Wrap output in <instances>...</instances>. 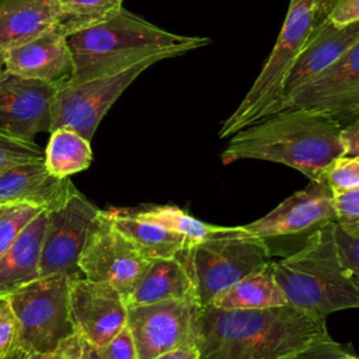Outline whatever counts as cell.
I'll use <instances>...</instances> for the list:
<instances>
[{
    "label": "cell",
    "instance_id": "ffe728a7",
    "mask_svg": "<svg viewBox=\"0 0 359 359\" xmlns=\"http://www.w3.org/2000/svg\"><path fill=\"white\" fill-rule=\"evenodd\" d=\"M48 210L35 216L20 233L8 251L0 258V300L39 278V259Z\"/></svg>",
    "mask_w": 359,
    "mask_h": 359
},
{
    "label": "cell",
    "instance_id": "d4e9b609",
    "mask_svg": "<svg viewBox=\"0 0 359 359\" xmlns=\"http://www.w3.org/2000/svg\"><path fill=\"white\" fill-rule=\"evenodd\" d=\"M55 28L66 36L104 22L123 8V0H56Z\"/></svg>",
    "mask_w": 359,
    "mask_h": 359
},
{
    "label": "cell",
    "instance_id": "277c9868",
    "mask_svg": "<svg viewBox=\"0 0 359 359\" xmlns=\"http://www.w3.org/2000/svg\"><path fill=\"white\" fill-rule=\"evenodd\" d=\"M286 303L316 316L359 309V282L344 264L335 222L324 226L297 252L272 262Z\"/></svg>",
    "mask_w": 359,
    "mask_h": 359
},
{
    "label": "cell",
    "instance_id": "9a60e30c",
    "mask_svg": "<svg viewBox=\"0 0 359 359\" xmlns=\"http://www.w3.org/2000/svg\"><path fill=\"white\" fill-rule=\"evenodd\" d=\"M57 87L6 72L0 79V132L34 142L49 132Z\"/></svg>",
    "mask_w": 359,
    "mask_h": 359
},
{
    "label": "cell",
    "instance_id": "8d00e7d4",
    "mask_svg": "<svg viewBox=\"0 0 359 359\" xmlns=\"http://www.w3.org/2000/svg\"><path fill=\"white\" fill-rule=\"evenodd\" d=\"M341 139L345 156H359V116L342 126Z\"/></svg>",
    "mask_w": 359,
    "mask_h": 359
},
{
    "label": "cell",
    "instance_id": "cb8c5ba5",
    "mask_svg": "<svg viewBox=\"0 0 359 359\" xmlns=\"http://www.w3.org/2000/svg\"><path fill=\"white\" fill-rule=\"evenodd\" d=\"M49 133L43 163L53 177L69 178L90 167L93 161L90 140L69 128H56Z\"/></svg>",
    "mask_w": 359,
    "mask_h": 359
},
{
    "label": "cell",
    "instance_id": "4fadbf2b",
    "mask_svg": "<svg viewBox=\"0 0 359 359\" xmlns=\"http://www.w3.org/2000/svg\"><path fill=\"white\" fill-rule=\"evenodd\" d=\"M69 321L87 345L100 346L118 335L128 321V304L112 286L73 276L69 285Z\"/></svg>",
    "mask_w": 359,
    "mask_h": 359
},
{
    "label": "cell",
    "instance_id": "44dd1931",
    "mask_svg": "<svg viewBox=\"0 0 359 359\" xmlns=\"http://www.w3.org/2000/svg\"><path fill=\"white\" fill-rule=\"evenodd\" d=\"M57 14L56 0H0V52L52 28Z\"/></svg>",
    "mask_w": 359,
    "mask_h": 359
},
{
    "label": "cell",
    "instance_id": "30bf717a",
    "mask_svg": "<svg viewBox=\"0 0 359 359\" xmlns=\"http://www.w3.org/2000/svg\"><path fill=\"white\" fill-rule=\"evenodd\" d=\"M195 302L161 300L128 307L126 325L133 337L137 359H154L180 348H196L199 313Z\"/></svg>",
    "mask_w": 359,
    "mask_h": 359
},
{
    "label": "cell",
    "instance_id": "3957f363",
    "mask_svg": "<svg viewBox=\"0 0 359 359\" xmlns=\"http://www.w3.org/2000/svg\"><path fill=\"white\" fill-rule=\"evenodd\" d=\"M210 39L165 31L122 8L112 18L67 36L74 73L81 81L128 69L144 60L157 62L206 46Z\"/></svg>",
    "mask_w": 359,
    "mask_h": 359
},
{
    "label": "cell",
    "instance_id": "e0dca14e",
    "mask_svg": "<svg viewBox=\"0 0 359 359\" xmlns=\"http://www.w3.org/2000/svg\"><path fill=\"white\" fill-rule=\"evenodd\" d=\"M358 42L359 21L346 27H335L325 17L316 21L297 52L286 79L283 102L297 88L337 63Z\"/></svg>",
    "mask_w": 359,
    "mask_h": 359
},
{
    "label": "cell",
    "instance_id": "7c38bea8",
    "mask_svg": "<svg viewBox=\"0 0 359 359\" xmlns=\"http://www.w3.org/2000/svg\"><path fill=\"white\" fill-rule=\"evenodd\" d=\"M98 213L100 209L79 191L63 205L48 210L39 276H79V258Z\"/></svg>",
    "mask_w": 359,
    "mask_h": 359
},
{
    "label": "cell",
    "instance_id": "f35d334b",
    "mask_svg": "<svg viewBox=\"0 0 359 359\" xmlns=\"http://www.w3.org/2000/svg\"><path fill=\"white\" fill-rule=\"evenodd\" d=\"M300 0H290V3H296ZM314 3L316 7V20H321L327 15V13L330 11V8L332 7V4L335 3V0H311Z\"/></svg>",
    "mask_w": 359,
    "mask_h": 359
},
{
    "label": "cell",
    "instance_id": "7bdbcfd3",
    "mask_svg": "<svg viewBox=\"0 0 359 359\" xmlns=\"http://www.w3.org/2000/svg\"><path fill=\"white\" fill-rule=\"evenodd\" d=\"M42 358H43V353H38V355H31L27 359H42Z\"/></svg>",
    "mask_w": 359,
    "mask_h": 359
},
{
    "label": "cell",
    "instance_id": "1f68e13d",
    "mask_svg": "<svg viewBox=\"0 0 359 359\" xmlns=\"http://www.w3.org/2000/svg\"><path fill=\"white\" fill-rule=\"evenodd\" d=\"M335 238L344 264L359 282V231H344L335 223Z\"/></svg>",
    "mask_w": 359,
    "mask_h": 359
},
{
    "label": "cell",
    "instance_id": "4316f807",
    "mask_svg": "<svg viewBox=\"0 0 359 359\" xmlns=\"http://www.w3.org/2000/svg\"><path fill=\"white\" fill-rule=\"evenodd\" d=\"M42 210L29 203H0V258L8 251L24 227Z\"/></svg>",
    "mask_w": 359,
    "mask_h": 359
},
{
    "label": "cell",
    "instance_id": "52a82bcc",
    "mask_svg": "<svg viewBox=\"0 0 359 359\" xmlns=\"http://www.w3.org/2000/svg\"><path fill=\"white\" fill-rule=\"evenodd\" d=\"M73 276H39L7 294L17 324V345L29 355L48 353L73 334L69 321V285Z\"/></svg>",
    "mask_w": 359,
    "mask_h": 359
},
{
    "label": "cell",
    "instance_id": "5b68a950",
    "mask_svg": "<svg viewBox=\"0 0 359 359\" xmlns=\"http://www.w3.org/2000/svg\"><path fill=\"white\" fill-rule=\"evenodd\" d=\"M316 21V7L311 0L290 3L278 39L259 74L234 112L222 123L220 139L230 137L236 132L280 112L286 79Z\"/></svg>",
    "mask_w": 359,
    "mask_h": 359
},
{
    "label": "cell",
    "instance_id": "7402d4cb",
    "mask_svg": "<svg viewBox=\"0 0 359 359\" xmlns=\"http://www.w3.org/2000/svg\"><path fill=\"white\" fill-rule=\"evenodd\" d=\"M115 227L146 259L177 257L189 241L180 233L132 216L128 210L111 212Z\"/></svg>",
    "mask_w": 359,
    "mask_h": 359
},
{
    "label": "cell",
    "instance_id": "60d3db41",
    "mask_svg": "<svg viewBox=\"0 0 359 359\" xmlns=\"http://www.w3.org/2000/svg\"><path fill=\"white\" fill-rule=\"evenodd\" d=\"M7 72L6 69V56L4 52H0V79L3 77V74Z\"/></svg>",
    "mask_w": 359,
    "mask_h": 359
},
{
    "label": "cell",
    "instance_id": "d6a6232c",
    "mask_svg": "<svg viewBox=\"0 0 359 359\" xmlns=\"http://www.w3.org/2000/svg\"><path fill=\"white\" fill-rule=\"evenodd\" d=\"M17 344V324L6 300H0V359Z\"/></svg>",
    "mask_w": 359,
    "mask_h": 359
},
{
    "label": "cell",
    "instance_id": "83f0119b",
    "mask_svg": "<svg viewBox=\"0 0 359 359\" xmlns=\"http://www.w3.org/2000/svg\"><path fill=\"white\" fill-rule=\"evenodd\" d=\"M45 150L35 142L21 140L0 132V172L11 167L43 160Z\"/></svg>",
    "mask_w": 359,
    "mask_h": 359
},
{
    "label": "cell",
    "instance_id": "b9f144b4",
    "mask_svg": "<svg viewBox=\"0 0 359 359\" xmlns=\"http://www.w3.org/2000/svg\"><path fill=\"white\" fill-rule=\"evenodd\" d=\"M338 359H359V358H358L356 355H353L351 351H348V349H346V351H345V352H344Z\"/></svg>",
    "mask_w": 359,
    "mask_h": 359
},
{
    "label": "cell",
    "instance_id": "f1b7e54d",
    "mask_svg": "<svg viewBox=\"0 0 359 359\" xmlns=\"http://www.w3.org/2000/svg\"><path fill=\"white\" fill-rule=\"evenodd\" d=\"M332 194L359 187V156H341L324 171L321 180Z\"/></svg>",
    "mask_w": 359,
    "mask_h": 359
},
{
    "label": "cell",
    "instance_id": "836d02e7",
    "mask_svg": "<svg viewBox=\"0 0 359 359\" xmlns=\"http://www.w3.org/2000/svg\"><path fill=\"white\" fill-rule=\"evenodd\" d=\"M348 348L339 342H337L332 337L318 341L292 358L287 359H338Z\"/></svg>",
    "mask_w": 359,
    "mask_h": 359
},
{
    "label": "cell",
    "instance_id": "d590c367",
    "mask_svg": "<svg viewBox=\"0 0 359 359\" xmlns=\"http://www.w3.org/2000/svg\"><path fill=\"white\" fill-rule=\"evenodd\" d=\"M84 342L73 332L62 339L50 352L43 353L42 359H83Z\"/></svg>",
    "mask_w": 359,
    "mask_h": 359
},
{
    "label": "cell",
    "instance_id": "7a4b0ae2",
    "mask_svg": "<svg viewBox=\"0 0 359 359\" xmlns=\"http://www.w3.org/2000/svg\"><path fill=\"white\" fill-rule=\"evenodd\" d=\"M342 126L320 112L283 109L231 135L220 160L223 164L247 158L278 163L320 181L327 167L345 156Z\"/></svg>",
    "mask_w": 359,
    "mask_h": 359
},
{
    "label": "cell",
    "instance_id": "6da1fadb",
    "mask_svg": "<svg viewBox=\"0 0 359 359\" xmlns=\"http://www.w3.org/2000/svg\"><path fill=\"white\" fill-rule=\"evenodd\" d=\"M325 317L290 304L224 310L210 304L199 313V359H287L330 338Z\"/></svg>",
    "mask_w": 359,
    "mask_h": 359
},
{
    "label": "cell",
    "instance_id": "8fae6325",
    "mask_svg": "<svg viewBox=\"0 0 359 359\" xmlns=\"http://www.w3.org/2000/svg\"><path fill=\"white\" fill-rule=\"evenodd\" d=\"M149 264L115 227L111 212L100 210L79 258L80 272L90 280L115 287L126 302Z\"/></svg>",
    "mask_w": 359,
    "mask_h": 359
},
{
    "label": "cell",
    "instance_id": "5bb4252c",
    "mask_svg": "<svg viewBox=\"0 0 359 359\" xmlns=\"http://www.w3.org/2000/svg\"><path fill=\"white\" fill-rule=\"evenodd\" d=\"M359 104V42L337 63L292 93L282 111L304 108L339 121L351 122Z\"/></svg>",
    "mask_w": 359,
    "mask_h": 359
},
{
    "label": "cell",
    "instance_id": "ab89813d",
    "mask_svg": "<svg viewBox=\"0 0 359 359\" xmlns=\"http://www.w3.org/2000/svg\"><path fill=\"white\" fill-rule=\"evenodd\" d=\"M31 355L28 353V352H25L21 346H18L17 344L14 345V348L6 355V356H3L1 359H27V358H29Z\"/></svg>",
    "mask_w": 359,
    "mask_h": 359
},
{
    "label": "cell",
    "instance_id": "f546056e",
    "mask_svg": "<svg viewBox=\"0 0 359 359\" xmlns=\"http://www.w3.org/2000/svg\"><path fill=\"white\" fill-rule=\"evenodd\" d=\"M83 359H137L135 341L128 325L111 341L100 346L84 344Z\"/></svg>",
    "mask_w": 359,
    "mask_h": 359
},
{
    "label": "cell",
    "instance_id": "ac0fdd59",
    "mask_svg": "<svg viewBox=\"0 0 359 359\" xmlns=\"http://www.w3.org/2000/svg\"><path fill=\"white\" fill-rule=\"evenodd\" d=\"M76 191L69 178L53 177L43 160L0 172V203H29L50 210L63 205Z\"/></svg>",
    "mask_w": 359,
    "mask_h": 359
},
{
    "label": "cell",
    "instance_id": "ba28073f",
    "mask_svg": "<svg viewBox=\"0 0 359 359\" xmlns=\"http://www.w3.org/2000/svg\"><path fill=\"white\" fill-rule=\"evenodd\" d=\"M332 196V191L323 181L309 180L303 189L241 229L261 240L271 257H289L303 248L324 226L337 220Z\"/></svg>",
    "mask_w": 359,
    "mask_h": 359
},
{
    "label": "cell",
    "instance_id": "e575fe53",
    "mask_svg": "<svg viewBox=\"0 0 359 359\" xmlns=\"http://www.w3.org/2000/svg\"><path fill=\"white\" fill-rule=\"evenodd\" d=\"M325 18L335 27H346L359 21V0H335Z\"/></svg>",
    "mask_w": 359,
    "mask_h": 359
},
{
    "label": "cell",
    "instance_id": "9c48e42d",
    "mask_svg": "<svg viewBox=\"0 0 359 359\" xmlns=\"http://www.w3.org/2000/svg\"><path fill=\"white\" fill-rule=\"evenodd\" d=\"M154 63L157 60L150 59L128 69L59 87L52 107L49 132L56 128H69L91 142L101 119L119 95Z\"/></svg>",
    "mask_w": 359,
    "mask_h": 359
},
{
    "label": "cell",
    "instance_id": "603a6c76",
    "mask_svg": "<svg viewBox=\"0 0 359 359\" xmlns=\"http://www.w3.org/2000/svg\"><path fill=\"white\" fill-rule=\"evenodd\" d=\"M209 304L224 310H252L278 307L287 303L273 276L271 262L262 271L248 275L219 292Z\"/></svg>",
    "mask_w": 359,
    "mask_h": 359
},
{
    "label": "cell",
    "instance_id": "ee69618b",
    "mask_svg": "<svg viewBox=\"0 0 359 359\" xmlns=\"http://www.w3.org/2000/svg\"><path fill=\"white\" fill-rule=\"evenodd\" d=\"M358 116H359V104L356 105V108L353 111V118H358Z\"/></svg>",
    "mask_w": 359,
    "mask_h": 359
},
{
    "label": "cell",
    "instance_id": "2e32d148",
    "mask_svg": "<svg viewBox=\"0 0 359 359\" xmlns=\"http://www.w3.org/2000/svg\"><path fill=\"white\" fill-rule=\"evenodd\" d=\"M8 73L41 80L57 88L70 83L74 62L67 36L55 27L4 52Z\"/></svg>",
    "mask_w": 359,
    "mask_h": 359
},
{
    "label": "cell",
    "instance_id": "8992f818",
    "mask_svg": "<svg viewBox=\"0 0 359 359\" xmlns=\"http://www.w3.org/2000/svg\"><path fill=\"white\" fill-rule=\"evenodd\" d=\"M178 257L195 283L202 307L223 289L272 262L265 244L245 233L241 226L224 227L209 238L188 244Z\"/></svg>",
    "mask_w": 359,
    "mask_h": 359
},
{
    "label": "cell",
    "instance_id": "484cf974",
    "mask_svg": "<svg viewBox=\"0 0 359 359\" xmlns=\"http://www.w3.org/2000/svg\"><path fill=\"white\" fill-rule=\"evenodd\" d=\"M132 216L160 224L168 230L182 234L189 244L199 243L224 230V226H213L191 216L185 210L172 205L150 206L142 210H128Z\"/></svg>",
    "mask_w": 359,
    "mask_h": 359
},
{
    "label": "cell",
    "instance_id": "d6986e66",
    "mask_svg": "<svg viewBox=\"0 0 359 359\" xmlns=\"http://www.w3.org/2000/svg\"><path fill=\"white\" fill-rule=\"evenodd\" d=\"M171 299L199 304L195 283L178 255L151 259L147 269L126 297V304L132 307Z\"/></svg>",
    "mask_w": 359,
    "mask_h": 359
},
{
    "label": "cell",
    "instance_id": "74e56055",
    "mask_svg": "<svg viewBox=\"0 0 359 359\" xmlns=\"http://www.w3.org/2000/svg\"><path fill=\"white\" fill-rule=\"evenodd\" d=\"M154 359H199L198 348H180L165 352Z\"/></svg>",
    "mask_w": 359,
    "mask_h": 359
},
{
    "label": "cell",
    "instance_id": "4dcf8cb0",
    "mask_svg": "<svg viewBox=\"0 0 359 359\" xmlns=\"http://www.w3.org/2000/svg\"><path fill=\"white\" fill-rule=\"evenodd\" d=\"M335 223L348 233L359 231V187L332 194Z\"/></svg>",
    "mask_w": 359,
    "mask_h": 359
}]
</instances>
